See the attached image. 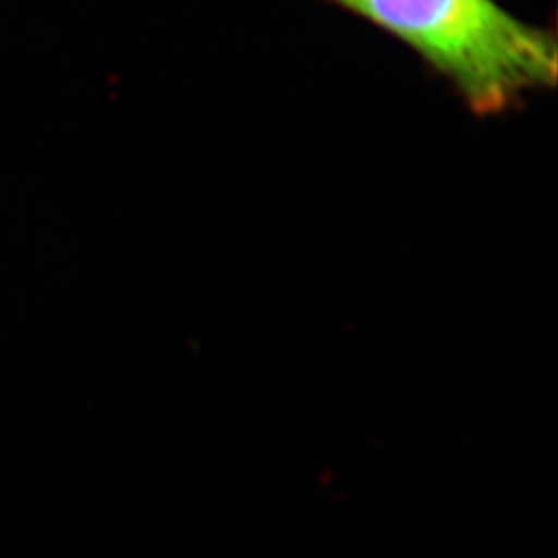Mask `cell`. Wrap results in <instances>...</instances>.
<instances>
[{
    "label": "cell",
    "instance_id": "cell-1",
    "mask_svg": "<svg viewBox=\"0 0 558 558\" xmlns=\"http://www.w3.org/2000/svg\"><path fill=\"white\" fill-rule=\"evenodd\" d=\"M405 44L477 117H499L557 84L555 35L497 0H332Z\"/></svg>",
    "mask_w": 558,
    "mask_h": 558
}]
</instances>
